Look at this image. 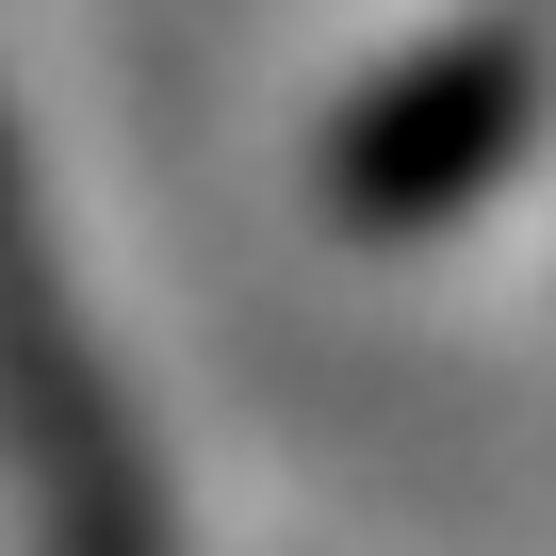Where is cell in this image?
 I'll use <instances>...</instances> for the list:
<instances>
[{"mask_svg":"<svg viewBox=\"0 0 556 556\" xmlns=\"http://www.w3.org/2000/svg\"><path fill=\"white\" fill-rule=\"evenodd\" d=\"M523 131H540V50L523 34H458V50H426L409 83H377L328 131V213L344 229H442L523 164Z\"/></svg>","mask_w":556,"mask_h":556,"instance_id":"obj_2","label":"cell"},{"mask_svg":"<svg viewBox=\"0 0 556 556\" xmlns=\"http://www.w3.org/2000/svg\"><path fill=\"white\" fill-rule=\"evenodd\" d=\"M0 458H17V507H34V556H180V507H164V458L50 262V213L0 148Z\"/></svg>","mask_w":556,"mask_h":556,"instance_id":"obj_1","label":"cell"}]
</instances>
